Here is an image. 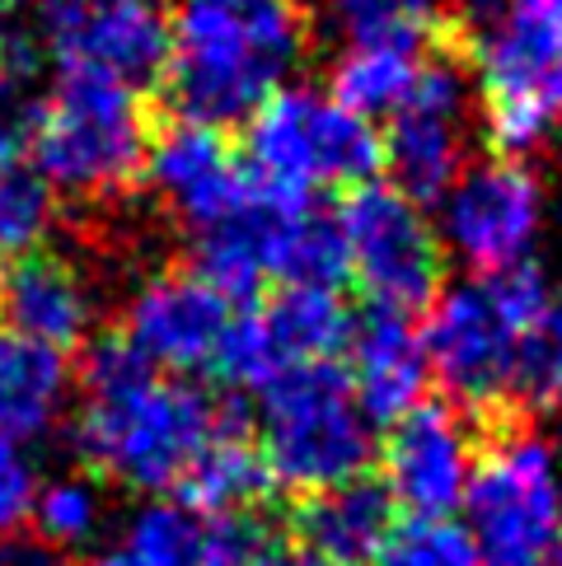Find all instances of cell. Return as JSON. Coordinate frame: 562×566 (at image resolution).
Instances as JSON below:
<instances>
[{"label":"cell","mask_w":562,"mask_h":566,"mask_svg":"<svg viewBox=\"0 0 562 566\" xmlns=\"http://www.w3.org/2000/svg\"><path fill=\"white\" fill-rule=\"evenodd\" d=\"M38 19L62 75H104L127 90H150L165 80V0H38Z\"/></svg>","instance_id":"cell-11"},{"label":"cell","mask_w":562,"mask_h":566,"mask_svg":"<svg viewBox=\"0 0 562 566\" xmlns=\"http://www.w3.org/2000/svg\"><path fill=\"white\" fill-rule=\"evenodd\" d=\"M375 566H483V562H478V548L465 524L413 515L404 524H394Z\"/></svg>","instance_id":"cell-28"},{"label":"cell","mask_w":562,"mask_h":566,"mask_svg":"<svg viewBox=\"0 0 562 566\" xmlns=\"http://www.w3.org/2000/svg\"><path fill=\"white\" fill-rule=\"evenodd\" d=\"M150 379H155V366L132 347L123 333H104V337L90 342L85 370H80L85 398H117V394H132Z\"/></svg>","instance_id":"cell-31"},{"label":"cell","mask_w":562,"mask_h":566,"mask_svg":"<svg viewBox=\"0 0 562 566\" xmlns=\"http://www.w3.org/2000/svg\"><path fill=\"white\" fill-rule=\"evenodd\" d=\"M268 492H272L268 463L239 431V436L211 440L192 459V469L178 478L174 501L192 515H253V505Z\"/></svg>","instance_id":"cell-21"},{"label":"cell","mask_w":562,"mask_h":566,"mask_svg":"<svg viewBox=\"0 0 562 566\" xmlns=\"http://www.w3.org/2000/svg\"><path fill=\"white\" fill-rule=\"evenodd\" d=\"M0 566H66V553L48 548L43 538H29V543H14V548L0 557Z\"/></svg>","instance_id":"cell-36"},{"label":"cell","mask_w":562,"mask_h":566,"mask_svg":"<svg viewBox=\"0 0 562 566\" xmlns=\"http://www.w3.org/2000/svg\"><path fill=\"white\" fill-rule=\"evenodd\" d=\"M352 394L356 408L366 412L371 427H394L408 417L422 398H427V352H422V333L413 328V314H398L385 305H366L352 314Z\"/></svg>","instance_id":"cell-16"},{"label":"cell","mask_w":562,"mask_h":566,"mask_svg":"<svg viewBox=\"0 0 562 566\" xmlns=\"http://www.w3.org/2000/svg\"><path fill=\"white\" fill-rule=\"evenodd\" d=\"M501 6H507V0H469V10H473V29H483ZM473 29H465V33H473Z\"/></svg>","instance_id":"cell-38"},{"label":"cell","mask_w":562,"mask_h":566,"mask_svg":"<svg viewBox=\"0 0 562 566\" xmlns=\"http://www.w3.org/2000/svg\"><path fill=\"white\" fill-rule=\"evenodd\" d=\"M263 398V463L272 488L319 496L366 478L375 459V427L356 408L352 379L337 360L281 366Z\"/></svg>","instance_id":"cell-4"},{"label":"cell","mask_w":562,"mask_h":566,"mask_svg":"<svg viewBox=\"0 0 562 566\" xmlns=\"http://www.w3.org/2000/svg\"><path fill=\"white\" fill-rule=\"evenodd\" d=\"M268 281L305 291H337L352 276L347 244L337 220L314 207H277L268 211Z\"/></svg>","instance_id":"cell-20"},{"label":"cell","mask_w":562,"mask_h":566,"mask_svg":"<svg viewBox=\"0 0 562 566\" xmlns=\"http://www.w3.org/2000/svg\"><path fill=\"white\" fill-rule=\"evenodd\" d=\"M268 211H272V201L263 197L249 216H239L220 230L197 234L192 276H202L226 305H253V300L263 295V281H268V253H263Z\"/></svg>","instance_id":"cell-24"},{"label":"cell","mask_w":562,"mask_h":566,"mask_svg":"<svg viewBox=\"0 0 562 566\" xmlns=\"http://www.w3.org/2000/svg\"><path fill=\"white\" fill-rule=\"evenodd\" d=\"M465 38L483 80V132L497 159H520L562 117V0H507Z\"/></svg>","instance_id":"cell-7"},{"label":"cell","mask_w":562,"mask_h":566,"mask_svg":"<svg viewBox=\"0 0 562 566\" xmlns=\"http://www.w3.org/2000/svg\"><path fill=\"white\" fill-rule=\"evenodd\" d=\"M33 501H38L33 463L24 459V450H0V538H10L33 520Z\"/></svg>","instance_id":"cell-34"},{"label":"cell","mask_w":562,"mask_h":566,"mask_svg":"<svg viewBox=\"0 0 562 566\" xmlns=\"http://www.w3.org/2000/svg\"><path fill=\"white\" fill-rule=\"evenodd\" d=\"M52 230V188L29 165L0 169V253H33Z\"/></svg>","instance_id":"cell-27"},{"label":"cell","mask_w":562,"mask_h":566,"mask_svg":"<svg viewBox=\"0 0 562 566\" xmlns=\"http://www.w3.org/2000/svg\"><path fill=\"white\" fill-rule=\"evenodd\" d=\"M465 511L483 566H562V478L549 440L492 436L473 463Z\"/></svg>","instance_id":"cell-8"},{"label":"cell","mask_w":562,"mask_h":566,"mask_svg":"<svg viewBox=\"0 0 562 566\" xmlns=\"http://www.w3.org/2000/svg\"><path fill=\"white\" fill-rule=\"evenodd\" d=\"M337 230H343L352 276L366 286L371 305L398 314L431 310L446 276V253L427 226L422 207L389 184H361L337 207Z\"/></svg>","instance_id":"cell-10"},{"label":"cell","mask_w":562,"mask_h":566,"mask_svg":"<svg viewBox=\"0 0 562 566\" xmlns=\"http://www.w3.org/2000/svg\"><path fill=\"white\" fill-rule=\"evenodd\" d=\"M211 370L230 384V389H244V394H263L268 379L281 370V360L272 352V342L263 333V318L258 310L249 314H235L226 337H220V352L211 360Z\"/></svg>","instance_id":"cell-30"},{"label":"cell","mask_w":562,"mask_h":566,"mask_svg":"<svg viewBox=\"0 0 562 566\" xmlns=\"http://www.w3.org/2000/svg\"><path fill=\"white\" fill-rule=\"evenodd\" d=\"M473 427L455 402H417L385 440V488L408 515L450 520L473 478Z\"/></svg>","instance_id":"cell-14"},{"label":"cell","mask_w":562,"mask_h":566,"mask_svg":"<svg viewBox=\"0 0 562 566\" xmlns=\"http://www.w3.org/2000/svg\"><path fill=\"white\" fill-rule=\"evenodd\" d=\"M38 43L29 33L0 24V108H29L33 75H38Z\"/></svg>","instance_id":"cell-33"},{"label":"cell","mask_w":562,"mask_h":566,"mask_svg":"<svg viewBox=\"0 0 562 566\" xmlns=\"http://www.w3.org/2000/svg\"><path fill=\"white\" fill-rule=\"evenodd\" d=\"M6 272H10V268H6V253H0V286H6Z\"/></svg>","instance_id":"cell-41"},{"label":"cell","mask_w":562,"mask_h":566,"mask_svg":"<svg viewBox=\"0 0 562 566\" xmlns=\"http://www.w3.org/2000/svg\"><path fill=\"white\" fill-rule=\"evenodd\" d=\"M235 310L220 300L202 276L159 272L132 295L123 337L150 360L155 370H211Z\"/></svg>","instance_id":"cell-15"},{"label":"cell","mask_w":562,"mask_h":566,"mask_svg":"<svg viewBox=\"0 0 562 566\" xmlns=\"http://www.w3.org/2000/svg\"><path fill=\"white\" fill-rule=\"evenodd\" d=\"M398 505L379 478H352L343 488L305 496L295 511L300 548L314 553L324 566H375L385 538L398 524Z\"/></svg>","instance_id":"cell-18"},{"label":"cell","mask_w":562,"mask_h":566,"mask_svg":"<svg viewBox=\"0 0 562 566\" xmlns=\"http://www.w3.org/2000/svg\"><path fill=\"white\" fill-rule=\"evenodd\" d=\"M19 6H24V0H0V19H10Z\"/></svg>","instance_id":"cell-40"},{"label":"cell","mask_w":562,"mask_h":566,"mask_svg":"<svg viewBox=\"0 0 562 566\" xmlns=\"http://www.w3.org/2000/svg\"><path fill=\"white\" fill-rule=\"evenodd\" d=\"M507 398L530 412H549L562 402V295L553 291L549 310L516 337Z\"/></svg>","instance_id":"cell-25"},{"label":"cell","mask_w":562,"mask_h":566,"mask_svg":"<svg viewBox=\"0 0 562 566\" xmlns=\"http://www.w3.org/2000/svg\"><path fill=\"white\" fill-rule=\"evenodd\" d=\"M71 394L66 352H52L14 328H0V450L43 440Z\"/></svg>","instance_id":"cell-19"},{"label":"cell","mask_w":562,"mask_h":566,"mask_svg":"<svg viewBox=\"0 0 562 566\" xmlns=\"http://www.w3.org/2000/svg\"><path fill=\"white\" fill-rule=\"evenodd\" d=\"M155 117L140 108L136 90L104 75H62L33 117L38 174L48 188L75 197H108L146 169Z\"/></svg>","instance_id":"cell-6"},{"label":"cell","mask_w":562,"mask_h":566,"mask_svg":"<svg viewBox=\"0 0 562 566\" xmlns=\"http://www.w3.org/2000/svg\"><path fill=\"white\" fill-rule=\"evenodd\" d=\"M33 530L56 553L90 543L94 530H98V492L85 478H56V482H48V488H38Z\"/></svg>","instance_id":"cell-29"},{"label":"cell","mask_w":562,"mask_h":566,"mask_svg":"<svg viewBox=\"0 0 562 566\" xmlns=\"http://www.w3.org/2000/svg\"><path fill=\"white\" fill-rule=\"evenodd\" d=\"M244 431L239 402L188 379H150L117 398H85L71 440L75 454L123 488L174 492L192 459L220 436Z\"/></svg>","instance_id":"cell-2"},{"label":"cell","mask_w":562,"mask_h":566,"mask_svg":"<svg viewBox=\"0 0 562 566\" xmlns=\"http://www.w3.org/2000/svg\"><path fill=\"white\" fill-rule=\"evenodd\" d=\"M197 524L202 515L184 511L178 501H150L132 515L123 553L136 566H197Z\"/></svg>","instance_id":"cell-26"},{"label":"cell","mask_w":562,"mask_h":566,"mask_svg":"<svg viewBox=\"0 0 562 566\" xmlns=\"http://www.w3.org/2000/svg\"><path fill=\"white\" fill-rule=\"evenodd\" d=\"M469 38L446 19L440 38L422 56L417 85L408 104L389 117V132L379 136L385 146V169L394 174V192H404L413 207L440 201L455 178L465 174V113H469Z\"/></svg>","instance_id":"cell-9"},{"label":"cell","mask_w":562,"mask_h":566,"mask_svg":"<svg viewBox=\"0 0 562 566\" xmlns=\"http://www.w3.org/2000/svg\"><path fill=\"white\" fill-rule=\"evenodd\" d=\"M263 333L281 366H310V360H337V352L352 337V310L337 300V291H305L281 286L277 300L263 310Z\"/></svg>","instance_id":"cell-22"},{"label":"cell","mask_w":562,"mask_h":566,"mask_svg":"<svg viewBox=\"0 0 562 566\" xmlns=\"http://www.w3.org/2000/svg\"><path fill=\"white\" fill-rule=\"evenodd\" d=\"M249 566H324V562H319L314 553H305L300 543H263Z\"/></svg>","instance_id":"cell-37"},{"label":"cell","mask_w":562,"mask_h":566,"mask_svg":"<svg viewBox=\"0 0 562 566\" xmlns=\"http://www.w3.org/2000/svg\"><path fill=\"white\" fill-rule=\"evenodd\" d=\"M446 201V239L478 276L530 262L544 226V188L520 159H483L455 178Z\"/></svg>","instance_id":"cell-13"},{"label":"cell","mask_w":562,"mask_h":566,"mask_svg":"<svg viewBox=\"0 0 562 566\" xmlns=\"http://www.w3.org/2000/svg\"><path fill=\"white\" fill-rule=\"evenodd\" d=\"M244 165L277 207H314L324 188L375 184L385 146L371 123L319 90H277L244 123Z\"/></svg>","instance_id":"cell-5"},{"label":"cell","mask_w":562,"mask_h":566,"mask_svg":"<svg viewBox=\"0 0 562 566\" xmlns=\"http://www.w3.org/2000/svg\"><path fill=\"white\" fill-rule=\"evenodd\" d=\"M422 56L413 48H379V43H352L329 75V98L337 108H347L361 123L371 117H394L408 104L417 85Z\"/></svg>","instance_id":"cell-23"},{"label":"cell","mask_w":562,"mask_h":566,"mask_svg":"<svg viewBox=\"0 0 562 566\" xmlns=\"http://www.w3.org/2000/svg\"><path fill=\"white\" fill-rule=\"evenodd\" d=\"M140 174L169 201V211L197 234L230 226V220L249 216L263 201V188L249 174L244 155H235L230 140L216 127L184 123V117L155 123Z\"/></svg>","instance_id":"cell-12"},{"label":"cell","mask_w":562,"mask_h":566,"mask_svg":"<svg viewBox=\"0 0 562 566\" xmlns=\"http://www.w3.org/2000/svg\"><path fill=\"white\" fill-rule=\"evenodd\" d=\"M549 300L553 286L539 262H516L507 272L459 281L436 295L422 328V352L459 412L473 417L507 402L516 337L549 310Z\"/></svg>","instance_id":"cell-3"},{"label":"cell","mask_w":562,"mask_h":566,"mask_svg":"<svg viewBox=\"0 0 562 566\" xmlns=\"http://www.w3.org/2000/svg\"><path fill=\"white\" fill-rule=\"evenodd\" d=\"M90 566H136V562H132V557H127L123 548H113V553H98V557H94Z\"/></svg>","instance_id":"cell-39"},{"label":"cell","mask_w":562,"mask_h":566,"mask_svg":"<svg viewBox=\"0 0 562 566\" xmlns=\"http://www.w3.org/2000/svg\"><path fill=\"white\" fill-rule=\"evenodd\" d=\"M33 117H38V104H29V108H0V169L24 165V155L33 146Z\"/></svg>","instance_id":"cell-35"},{"label":"cell","mask_w":562,"mask_h":566,"mask_svg":"<svg viewBox=\"0 0 562 566\" xmlns=\"http://www.w3.org/2000/svg\"><path fill=\"white\" fill-rule=\"evenodd\" d=\"M263 548L253 515H202L197 524V566H249Z\"/></svg>","instance_id":"cell-32"},{"label":"cell","mask_w":562,"mask_h":566,"mask_svg":"<svg viewBox=\"0 0 562 566\" xmlns=\"http://www.w3.org/2000/svg\"><path fill=\"white\" fill-rule=\"evenodd\" d=\"M0 305H6V328L43 342L52 352L80 347L94 323V295L85 276L62 253H43V249L24 253L6 272Z\"/></svg>","instance_id":"cell-17"},{"label":"cell","mask_w":562,"mask_h":566,"mask_svg":"<svg viewBox=\"0 0 562 566\" xmlns=\"http://www.w3.org/2000/svg\"><path fill=\"white\" fill-rule=\"evenodd\" d=\"M300 0H178L169 10V113L184 123H249L305 56Z\"/></svg>","instance_id":"cell-1"}]
</instances>
